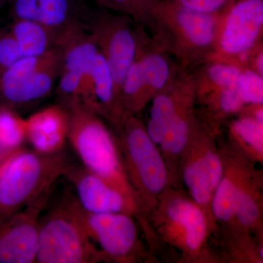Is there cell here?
I'll return each instance as SVG.
<instances>
[{"label":"cell","instance_id":"obj_24","mask_svg":"<svg viewBox=\"0 0 263 263\" xmlns=\"http://www.w3.org/2000/svg\"><path fill=\"white\" fill-rule=\"evenodd\" d=\"M238 114V118L230 124V137L252 158L262 162L263 122L243 111Z\"/></svg>","mask_w":263,"mask_h":263},{"label":"cell","instance_id":"obj_1","mask_svg":"<svg viewBox=\"0 0 263 263\" xmlns=\"http://www.w3.org/2000/svg\"><path fill=\"white\" fill-rule=\"evenodd\" d=\"M222 16L193 11L169 0H155L144 26L152 31V44L184 68L203 63L212 54Z\"/></svg>","mask_w":263,"mask_h":263},{"label":"cell","instance_id":"obj_33","mask_svg":"<svg viewBox=\"0 0 263 263\" xmlns=\"http://www.w3.org/2000/svg\"><path fill=\"white\" fill-rule=\"evenodd\" d=\"M15 151H13V152L6 154V155L3 156V157H2L1 158H0V171H1L2 168H3V166L5 165V164L6 163L7 161H8L10 156H11L12 154H13Z\"/></svg>","mask_w":263,"mask_h":263},{"label":"cell","instance_id":"obj_7","mask_svg":"<svg viewBox=\"0 0 263 263\" xmlns=\"http://www.w3.org/2000/svg\"><path fill=\"white\" fill-rule=\"evenodd\" d=\"M102 9L91 16L88 29L110 69L120 98L127 71L150 39L138 32L134 25L136 22L130 17L118 12L110 13L106 8Z\"/></svg>","mask_w":263,"mask_h":263},{"label":"cell","instance_id":"obj_13","mask_svg":"<svg viewBox=\"0 0 263 263\" xmlns=\"http://www.w3.org/2000/svg\"><path fill=\"white\" fill-rule=\"evenodd\" d=\"M51 192L0 224V263L36 262L40 221Z\"/></svg>","mask_w":263,"mask_h":263},{"label":"cell","instance_id":"obj_22","mask_svg":"<svg viewBox=\"0 0 263 263\" xmlns=\"http://www.w3.org/2000/svg\"><path fill=\"white\" fill-rule=\"evenodd\" d=\"M201 67L193 74L197 97L233 87L241 67L220 61H209L200 64Z\"/></svg>","mask_w":263,"mask_h":263},{"label":"cell","instance_id":"obj_3","mask_svg":"<svg viewBox=\"0 0 263 263\" xmlns=\"http://www.w3.org/2000/svg\"><path fill=\"white\" fill-rule=\"evenodd\" d=\"M68 141L83 165L122 193L138 209L117 138L103 119L83 105L69 109Z\"/></svg>","mask_w":263,"mask_h":263},{"label":"cell","instance_id":"obj_11","mask_svg":"<svg viewBox=\"0 0 263 263\" xmlns=\"http://www.w3.org/2000/svg\"><path fill=\"white\" fill-rule=\"evenodd\" d=\"M155 210L157 226L169 243L190 254L202 250L209 231L208 214L202 208L193 200L166 190Z\"/></svg>","mask_w":263,"mask_h":263},{"label":"cell","instance_id":"obj_29","mask_svg":"<svg viewBox=\"0 0 263 263\" xmlns=\"http://www.w3.org/2000/svg\"><path fill=\"white\" fill-rule=\"evenodd\" d=\"M22 57L18 45L9 27L0 28V75Z\"/></svg>","mask_w":263,"mask_h":263},{"label":"cell","instance_id":"obj_35","mask_svg":"<svg viewBox=\"0 0 263 263\" xmlns=\"http://www.w3.org/2000/svg\"><path fill=\"white\" fill-rule=\"evenodd\" d=\"M5 4H6V0H0V8Z\"/></svg>","mask_w":263,"mask_h":263},{"label":"cell","instance_id":"obj_32","mask_svg":"<svg viewBox=\"0 0 263 263\" xmlns=\"http://www.w3.org/2000/svg\"><path fill=\"white\" fill-rule=\"evenodd\" d=\"M93 1L96 3L99 6L101 7V8H106V9L112 10V11L117 12L115 6L112 4L110 0H93Z\"/></svg>","mask_w":263,"mask_h":263},{"label":"cell","instance_id":"obj_20","mask_svg":"<svg viewBox=\"0 0 263 263\" xmlns=\"http://www.w3.org/2000/svg\"><path fill=\"white\" fill-rule=\"evenodd\" d=\"M195 107V105L183 109L175 115L166 128L163 139L161 142V153L167 164L170 179H172L176 164L181 161L200 121Z\"/></svg>","mask_w":263,"mask_h":263},{"label":"cell","instance_id":"obj_21","mask_svg":"<svg viewBox=\"0 0 263 263\" xmlns=\"http://www.w3.org/2000/svg\"><path fill=\"white\" fill-rule=\"evenodd\" d=\"M142 76L149 100L165 89L183 68L173 61L171 55L148 43L138 57Z\"/></svg>","mask_w":263,"mask_h":263},{"label":"cell","instance_id":"obj_8","mask_svg":"<svg viewBox=\"0 0 263 263\" xmlns=\"http://www.w3.org/2000/svg\"><path fill=\"white\" fill-rule=\"evenodd\" d=\"M262 34L263 0H236L223 15L215 48L205 62L246 68L252 52L262 44Z\"/></svg>","mask_w":263,"mask_h":263},{"label":"cell","instance_id":"obj_34","mask_svg":"<svg viewBox=\"0 0 263 263\" xmlns=\"http://www.w3.org/2000/svg\"><path fill=\"white\" fill-rule=\"evenodd\" d=\"M9 152H5L2 149V148H0V158H1L2 157H3V156L6 155V154L9 153Z\"/></svg>","mask_w":263,"mask_h":263},{"label":"cell","instance_id":"obj_26","mask_svg":"<svg viewBox=\"0 0 263 263\" xmlns=\"http://www.w3.org/2000/svg\"><path fill=\"white\" fill-rule=\"evenodd\" d=\"M260 196L252 182L245 177L237 198L233 220L245 229H254L260 222Z\"/></svg>","mask_w":263,"mask_h":263},{"label":"cell","instance_id":"obj_36","mask_svg":"<svg viewBox=\"0 0 263 263\" xmlns=\"http://www.w3.org/2000/svg\"></svg>","mask_w":263,"mask_h":263},{"label":"cell","instance_id":"obj_16","mask_svg":"<svg viewBox=\"0 0 263 263\" xmlns=\"http://www.w3.org/2000/svg\"><path fill=\"white\" fill-rule=\"evenodd\" d=\"M6 3L13 19L34 21L65 35L88 27L81 22V17L88 13L79 0H6Z\"/></svg>","mask_w":263,"mask_h":263},{"label":"cell","instance_id":"obj_18","mask_svg":"<svg viewBox=\"0 0 263 263\" xmlns=\"http://www.w3.org/2000/svg\"><path fill=\"white\" fill-rule=\"evenodd\" d=\"M69 124L67 109L59 104L50 105L26 119V141L38 153H59L68 141Z\"/></svg>","mask_w":263,"mask_h":263},{"label":"cell","instance_id":"obj_9","mask_svg":"<svg viewBox=\"0 0 263 263\" xmlns=\"http://www.w3.org/2000/svg\"><path fill=\"white\" fill-rule=\"evenodd\" d=\"M214 132V127L200 119L180 161L183 182L192 200L208 215L224 171V160L216 148Z\"/></svg>","mask_w":263,"mask_h":263},{"label":"cell","instance_id":"obj_4","mask_svg":"<svg viewBox=\"0 0 263 263\" xmlns=\"http://www.w3.org/2000/svg\"><path fill=\"white\" fill-rule=\"evenodd\" d=\"M116 128L124 169L137 205L146 212L154 210L171 181L163 156L136 115L126 116Z\"/></svg>","mask_w":263,"mask_h":263},{"label":"cell","instance_id":"obj_25","mask_svg":"<svg viewBox=\"0 0 263 263\" xmlns=\"http://www.w3.org/2000/svg\"><path fill=\"white\" fill-rule=\"evenodd\" d=\"M196 101L200 102L205 108V117H209L204 122L214 127L215 122L238 114L245 106L237 92L235 86L197 97Z\"/></svg>","mask_w":263,"mask_h":263},{"label":"cell","instance_id":"obj_2","mask_svg":"<svg viewBox=\"0 0 263 263\" xmlns=\"http://www.w3.org/2000/svg\"><path fill=\"white\" fill-rule=\"evenodd\" d=\"M70 165L63 151L15 150L0 171V224L52 190Z\"/></svg>","mask_w":263,"mask_h":263},{"label":"cell","instance_id":"obj_19","mask_svg":"<svg viewBox=\"0 0 263 263\" xmlns=\"http://www.w3.org/2000/svg\"><path fill=\"white\" fill-rule=\"evenodd\" d=\"M8 27L22 57L43 56L54 48H60L68 35L28 19H13Z\"/></svg>","mask_w":263,"mask_h":263},{"label":"cell","instance_id":"obj_14","mask_svg":"<svg viewBox=\"0 0 263 263\" xmlns=\"http://www.w3.org/2000/svg\"><path fill=\"white\" fill-rule=\"evenodd\" d=\"M64 176L73 186L76 199L87 212L133 215L138 210L119 190L83 164H70Z\"/></svg>","mask_w":263,"mask_h":263},{"label":"cell","instance_id":"obj_17","mask_svg":"<svg viewBox=\"0 0 263 263\" xmlns=\"http://www.w3.org/2000/svg\"><path fill=\"white\" fill-rule=\"evenodd\" d=\"M81 105L117 127L125 117L111 72L98 51L83 91Z\"/></svg>","mask_w":263,"mask_h":263},{"label":"cell","instance_id":"obj_23","mask_svg":"<svg viewBox=\"0 0 263 263\" xmlns=\"http://www.w3.org/2000/svg\"><path fill=\"white\" fill-rule=\"evenodd\" d=\"M245 177L238 170L228 168L224 164L222 179L214 192L210 205L211 214L218 221L227 223L234 219L237 198Z\"/></svg>","mask_w":263,"mask_h":263},{"label":"cell","instance_id":"obj_28","mask_svg":"<svg viewBox=\"0 0 263 263\" xmlns=\"http://www.w3.org/2000/svg\"><path fill=\"white\" fill-rule=\"evenodd\" d=\"M235 89L245 105L263 104V76L247 68H241Z\"/></svg>","mask_w":263,"mask_h":263},{"label":"cell","instance_id":"obj_27","mask_svg":"<svg viewBox=\"0 0 263 263\" xmlns=\"http://www.w3.org/2000/svg\"><path fill=\"white\" fill-rule=\"evenodd\" d=\"M26 141V119L15 110L0 108V148L5 152L22 148Z\"/></svg>","mask_w":263,"mask_h":263},{"label":"cell","instance_id":"obj_31","mask_svg":"<svg viewBox=\"0 0 263 263\" xmlns=\"http://www.w3.org/2000/svg\"><path fill=\"white\" fill-rule=\"evenodd\" d=\"M118 13L130 17L137 24L145 25L150 7L155 0H110Z\"/></svg>","mask_w":263,"mask_h":263},{"label":"cell","instance_id":"obj_30","mask_svg":"<svg viewBox=\"0 0 263 263\" xmlns=\"http://www.w3.org/2000/svg\"><path fill=\"white\" fill-rule=\"evenodd\" d=\"M183 8L212 15H221L229 10L236 0H169Z\"/></svg>","mask_w":263,"mask_h":263},{"label":"cell","instance_id":"obj_10","mask_svg":"<svg viewBox=\"0 0 263 263\" xmlns=\"http://www.w3.org/2000/svg\"><path fill=\"white\" fill-rule=\"evenodd\" d=\"M71 207L104 260L130 262L138 252L136 222L126 213H91L85 210L75 195L67 193Z\"/></svg>","mask_w":263,"mask_h":263},{"label":"cell","instance_id":"obj_15","mask_svg":"<svg viewBox=\"0 0 263 263\" xmlns=\"http://www.w3.org/2000/svg\"><path fill=\"white\" fill-rule=\"evenodd\" d=\"M147 134L157 146L163 139L171 119L183 109L196 105V92L193 74L182 69L171 84L152 99Z\"/></svg>","mask_w":263,"mask_h":263},{"label":"cell","instance_id":"obj_12","mask_svg":"<svg viewBox=\"0 0 263 263\" xmlns=\"http://www.w3.org/2000/svg\"><path fill=\"white\" fill-rule=\"evenodd\" d=\"M61 61L56 95L59 105L69 110L81 105L85 84L98 48L86 27L73 31L60 46Z\"/></svg>","mask_w":263,"mask_h":263},{"label":"cell","instance_id":"obj_5","mask_svg":"<svg viewBox=\"0 0 263 263\" xmlns=\"http://www.w3.org/2000/svg\"><path fill=\"white\" fill-rule=\"evenodd\" d=\"M104 260L69 201L67 192L40 221L39 263H95Z\"/></svg>","mask_w":263,"mask_h":263},{"label":"cell","instance_id":"obj_6","mask_svg":"<svg viewBox=\"0 0 263 263\" xmlns=\"http://www.w3.org/2000/svg\"><path fill=\"white\" fill-rule=\"evenodd\" d=\"M60 48L41 57H22L0 75V108L15 110L47 98L60 72Z\"/></svg>","mask_w":263,"mask_h":263}]
</instances>
